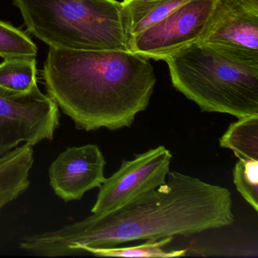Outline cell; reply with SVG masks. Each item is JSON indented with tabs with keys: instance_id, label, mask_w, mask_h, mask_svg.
Returning a JSON list of instances; mask_svg holds the SVG:
<instances>
[{
	"instance_id": "obj_1",
	"label": "cell",
	"mask_w": 258,
	"mask_h": 258,
	"mask_svg": "<svg viewBox=\"0 0 258 258\" xmlns=\"http://www.w3.org/2000/svg\"><path fill=\"white\" fill-rule=\"evenodd\" d=\"M167 179L164 185L109 212L23 237L19 247L34 256L61 257L81 254L89 248L188 236L233 224L228 188L177 171H170Z\"/></svg>"
},
{
	"instance_id": "obj_2",
	"label": "cell",
	"mask_w": 258,
	"mask_h": 258,
	"mask_svg": "<svg viewBox=\"0 0 258 258\" xmlns=\"http://www.w3.org/2000/svg\"><path fill=\"white\" fill-rule=\"evenodd\" d=\"M43 76L48 96L87 132L131 127L157 81L150 59L129 49L49 48Z\"/></svg>"
},
{
	"instance_id": "obj_3",
	"label": "cell",
	"mask_w": 258,
	"mask_h": 258,
	"mask_svg": "<svg viewBox=\"0 0 258 258\" xmlns=\"http://www.w3.org/2000/svg\"><path fill=\"white\" fill-rule=\"evenodd\" d=\"M164 61L174 88L202 112L258 115V58L197 42Z\"/></svg>"
},
{
	"instance_id": "obj_4",
	"label": "cell",
	"mask_w": 258,
	"mask_h": 258,
	"mask_svg": "<svg viewBox=\"0 0 258 258\" xmlns=\"http://www.w3.org/2000/svg\"><path fill=\"white\" fill-rule=\"evenodd\" d=\"M27 30L49 48L129 49L117 0H13Z\"/></svg>"
},
{
	"instance_id": "obj_5",
	"label": "cell",
	"mask_w": 258,
	"mask_h": 258,
	"mask_svg": "<svg viewBox=\"0 0 258 258\" xmlns=\"http://www.w3.org/2000/svg\"><path fill=\"white\" fill-rule=\"evenodd\" d=\"M59 108L38 85L26 93L0 87V157L22 144L52 141Z\"/></svg>"
},
{
	"instance_id": "obj_6",
	"label": "cell",
	"mask_w": 258,
	"mask_h": 258,
	"mask_svg": "<svg viewBox=\"0 0 258 258\" xmlns=\"http://www.w3.org/2000/svg\"><path fill=\"white\" fill-rule=\"evenodd\" d=\"M218 0H188L129 41L128 49L149 59L163 60L197 43Z\"/></svg>"
},
{
	"instance_id": "obj_7",
	"label": "cell",
	"mask_w": 258,
	"mask_h": 258,
	"mask_svg": "<svg viewBox=\"0 0 258 258\" xmlns=\"http://www.w3.org/2000/svg\"><path fill=\"white\" fill-rule=\"evenodd\" d=\"M172 158L170 151L159 146L136 155L134 159L123 161L118 170L99 187L92 214L109 212L142 193L165 184Z\"/></svg>"
},
{
	"instance_id": "obj_8",
	"label": "cell",
	"mask_w": 258,
	"mask_h": 258,
	"mask_svg": "<svg viewBox=\"0 0 258 258\" xmlns=\"http://www.w3.org/2000/svg\"><path fill=\"white\" fill-rule=\"evenodd\" d=\"M199 43L258 58V0H218Z\"/></svg>"
},
{
	"instance_id": "obj_9",
	"label": "cell",
	"mask_w": 258,
	"mask_h": 258,
	"mask_svg": "<svg viewBox=\"0 0 258 258\" xmlns=\"http://www.w3.org/2000/svg\"><path fill=\"white\" fill-rule=\"evenodd\" d=\"M105 165L97 145L68 148L49 166V184L64 202L81 200L87 191L105 182Z\"/></svg>"
},
{
	"instance_id": "obj_10",
	"label": "cell",
	"mask_w": 258,
	"mask_h": 258,
	"mask_svg": "<svg viewBox=\"0 0 258 258\" xmlns=\"http://www.w3.org/2000/svg\"><path fill=\"white\" fill-rule=\"evenodd\" d=\"M34 161L33 146L28 144L0 157V211L29 188Z\"/></svg>"
},
{
	"instance_id": "obj_11",
	"label": "cell",
	"mask_w": 258,
	"mask_h": 258,
	"mask_svg": "<svg viewBox=\"0 0 258 258\" xmlns=\"http://www.w3.org/2000/svg\"><path fill=\"white\" fill-rule=\"evenodd\" d=\"M188 0H123L122 12L128 40L162 20Z\"/></svg>"
},
{
	"instance_id": "obj_12",
	"label": "cell",
	"mask_w": 258,
	"mask_h": 258,
	"mask_svg": "<svg viewBox=\"0 0 258 258\" xmlns=\"http://www.w3.org/2000/svg\"><path fill=\"white\" fill-rule=\"evenodd\" d=\"M220 146L230 149L237 158L258 161V115L238 118L220 137Z\"/></svg>"
},
{
	"instance_id": "obj_13",
	"label": "cell",
	"mask_w": 258,
	"mask_h": 258,
	"mask_svg": "<svg viewBox=\"0 0 258 258\" xmlns=\"http://www.w3.org/2000/svg\"><path fill=\"white\" fill-rule=\"evenodd\" d=\"M36 57L5 59L0 64V87L26 93L37 84Z\"/></svg>"
},
{
	"instance_id": "obj_14",
	"label": "cell",
	"mask_w": 258,
	"mask_h": 258,
	"mask_svg": "<svg viewBox=\"0 0 258 258\" xmlns=\"http://www.w3.org/2000/svg\"><path fill=\"white\" fill-rule=\"evenodd\" d=\"M173 237H165L161 239H149L144 244L135 247H97L89 248L85 253H90L97 256H112V257H147L170 258L178 257L185 254L186 250L166 251L164 246L173 241Z\"/></svg>"
},
{
	"instance_id": "obj_15",
	"label": "cell",
	"mask_w": 258,
	"mask_h": 258,
	"mask_svg": "<svg viewBox=\"0 0 258 258\" xmlns=\"http://www.w3.org/2000/svg\"><path fill=\"white\" fill-rule=\"evenodd\" d=\"M38 49L28 34L0 21V57L4 59L36 57Z\"/></svg>"
},
{
	"instance_id": "obj_16",
	"label": "cell",
	"mask_w": 258,
	"mask_h": 258,
	"mask_svg": "<svg viewBox=\"0 0 258 258\" xmlns=\"http://www.w3.org/2000/svg\"><path fill=\"white\" fill-rule=\"evenodd\" d=\"M233 182L243 199L258 212V161L238 158L233 169Z\"/></svg>"
}]
</instances>
